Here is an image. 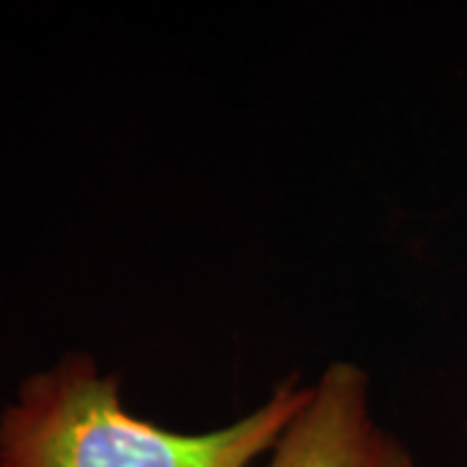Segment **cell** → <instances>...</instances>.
I'll return each instance as SVG.
<instances>
[{"label":"cell","instance_id":"cell-1","mask_svg":"<svg viewBox=\"0 0 467 467\" xmlns=\"http://www.w3.org/2000/svg\"><path fill=\"white\" fill-rule=\"evenodd\" d=\"M306 398L309 387L291 379L226 429L174 434L128 413L117 377H99L88 356L73 353L21 384L0 418V467H250Z\"/></svg>","mask_w":467,"mask_h":467},{"label":"cell","instance_id":"cell-2","mask_svg":"<svg viewBox=\"0 0 467 467\" xmlns=\"http://www.w3.org/2000/svg\"><path fill=\"white\" fill-rule=\"evenodd\" d=\"M267 467H413V460L368 416L367 374L337 361L309 387Z\"/></svg>","mask_w":467,"mask_h":467}]
</instances>
